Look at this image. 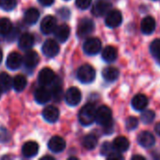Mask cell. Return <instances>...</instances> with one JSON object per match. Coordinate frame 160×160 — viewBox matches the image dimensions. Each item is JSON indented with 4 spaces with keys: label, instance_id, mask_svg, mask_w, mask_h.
Instances as JSON below:
<instances>
[{
    "label": "cell",
    "instance_id": "6da1fadb",
    "mask_svg": "<svg viewBox=\"0 0 160 160\" xmlns=\"http://www.w3.org/2000/svg\"><path fill=\"white\" fill-rule=\"evenodd\" d=\"M96 107L92 103H87L78 113V121L82 126H91L96 119Z\"/></svg>",
    "mask_w": 160,
    "mask_h": 160
},
{
    "label": "cell",
    "instance_id": "7a4b0ae2",
    "mask_svg": "<svg viewBox=\"0 0 160 160\" xmlns=\"http://www.w3.org/2000/svg\"><path fill=\"white\" fill-rule=\"evenodd\" d=\"M95 121L105 128L106 131L110 130L112 132L113 124H112V112L108 106H101L96 112Z\"/></svg>",
    "mask_w": 160,
    "mask_h": 160
},
{
    "label": "cell",
    "instance_id": "3957f363",
    "mask_svg": "<svg viewBox=\"0 0 160 160\" xmlns=\"http://www.w3.org/2000/svg\"><path fill=\"white\" fill-rule=\"evenodd\" d=\"M96 76L95 69L91 65H83L76 71V77L82 83H91Z\"/></svg>",
    "mask_w": 160,
    "mask_h": 160
},
{
    "label": "cell",
    "instance_id": "277c9868",
    "mask_svg": "<svg viewBox=\"0 0 160 160\" xmlns=\"http://www.w3.org/2000/svg\"><path fill=\"white\" fill-rule=\"evenodd\" d=\"M112 5L108 0H96L91 8V12L96 17L107 15L111 10Z\"/></svg>",
    "mask_w": 160,
    "mask_h": 160
},
{
    "label": "cell",
    "instance_id": "5b68a950",
    "mask_svg": "<svg viewBox=\"0 0 160 160\" xmlns=\"http://www.w3.org/2000/svg\"><path fill=\"white\" fill-rule=\"evenodd\" d=\"M102 48L101 40L97 38H90L83 44V51L88 55H95L99 53Z\"/></svg>",
    "mask_w": 160,
    "mask_h": 160
},
{
    "label": "cell",
    "instance_id": "8992f818",
    "mask_svg": "<svg viewBox=\"0 0 160 160\" xmlns=\"http://www.w3.org/2000/svg\"><path fill=\"white\" fill-rule=\"evenodd\" d=\"M94 31V22L91 19H82L77 26V35L80 38H87Z\"/></svg>",
    "mask_w": 160,
    "mask_h": 160
},
{
    "label": "cell",
    "instance_id": "52a82bcc",
    "mask_svg": "<svg viewBox=\"0 0 160 160\" xmlns=\"http://www.w3.org/2000/svg\"><path fill=\"white\" fill-rule=\"evenodd\" d=\"M57 26H58L57 19L52 15H47L42 19L41 22V31L44 35H49L54 33Z\"/></svg>",
    "mask_w": 160,
    "mask_h": 160
},
{
    "label": "cell",
    "instance_id": "ba28073f",
    "mask_svg": "<svg viewBox=\"0 0 160 160\" xmlns=\"http://www.w3.org/2000/svg\"><path fill=\"white\" fill-rule=\"evenodd\" d=\"M81 92L76 87H71L65 93V101L72 107L78 105L81 101Z\"/></svg>",
    "mask_w": 160,
    "mask_h": 160
},
{
    "label": "cell",
    "instance_id": "9c48e42d",
    "mask_svg": "<svg viewBox=\"0 0 160 160\" xmlns=\"http://www.w3.org/2000/svg\"><path fill=\"white\" fill-rule=\"evenodd\" d=\"M55 80H56L55 72L49 68H42L38 75L39 83L42 86H47V85L52 84Z\"/></svg>",
    "mask_w": 160,
    "mask_h": 160
},
{
    "label": "cell",
    "instance_id": "30bf717a",
    "mask_svg": "<svg viewBox=\"0 0 160 160\" xmlns=\"http://www.w3.org/2000/svg\"><path fill=\"white\" fill-rule=\"evenodd\" d=\"M123 22V15L122 13L117 9H111L107 15L105 22L106 24L110 28L118 27Z\"/></svg>",
    "mask_w": 160,
    "mask_h": 160
},
{
    "label": "cell",
    "instance_id": "8fae6325",
    "mask_svg": "<svg viewBox=\"0 0 160 160\" xmlns=\"http://www.w3.org/2000/svg\"><path fill=\"white\" fill-rule=\"evenodd\" d=\"M42 53L47 57H55L59 52V46L54 39H47L44 41L41 47Z\"/></svg>",
    "mask_w": 160,
    "mask_h": 160
},
{
    "label": "cell",
    "instance_id": "7c38bea8",
    "mask_svg": "<svg viewBox=\"0 0 160 160\" xmlns=\"http://www.w3.org/2000/svg\"><path fill=\"white\" fill-rule=\"evenodd\" d=\"M23 63H24V58L22 57V55L19 52H10L8 55L7 61H6V65H7L8 68L11 69V70L18 69L22 66Z\"/></svg>",
    "mask_w": 160,
    "mask_h": 160
},
{
    "label": "cell",
    "instance_id": "4fadbf2b",
    "mask_svg": "<svg viewBox=\"0 0 160 160\" xmlns=\"http://www.w3.org/2000/svg\"><path fill=\"white\" fill-rule=\"evenodd\" d=\"M66 147V142L59 136H54L48 142V148L51 152L58 154L61 153Z\"/></svg>",
    "mask_w": 160,
    "mask_h": 160
},
{
    "label": "cell",
    "instance_id": "5bb4252c",
    "mask_svg": "<svg viewBox=\"0 0 160 160\" xmlns=\"http://www.w3.org/2000/svg\"><path fill=\"white\" fill-rule=\"evenodd\" d=\"M138 142L144 148H151L156 143L154 135L149 131H142L138 136Z\"/></svg>",
    "mask_w": 160,
    "mask_h": 160
},
{
    "label": "cell",
    "instance_id": "9a60e30c",
    "mask_svg": "<svg viewBox=\"0 0 160 160\" xmlns=\"http://www.w3.org/2000/svg\"><path fill=\"white\" fill-rule=\"evenodd\" d=\"M34 98L39 104H45L52 98L51 91L45 88V86H41L35 91Z\"/></svg>",
    "mask_w": 160,
    "mask_h": 160
},
{
    "label": "cell",
    "instance_id": "2e32d148",
    "mask_svg": "<svg viewBox=\"0 0 160 160\" xmlns=\"http://www.w3.org/2000/svg\"><path fill=\"white\" fill-rule=\"evenodd\" d=\"M42 117L48 123H55L58 120L59 111L55 106H47L42 111Z\"/></svg>",
    "mask_w": 160,
    "mask_h": 160
},
{
    "label": "cell",
    "instance_id": "e0dca14e",
    "mask_svg": "<svg viewBox=\"0 0 160 160\" xmlns=\"http://www.w3.org/2000/svg\"><path fill=\"white\" fill-rule=\"evenodd\" d=\"M70 33H71V29L69 27V25L63 23L60 25H58L56 30L54 31V35L55 38L59 41V42H65L69 37H70Z\"/></svg>",
    "mask_w": 160,
    "mask_h": 160
},
{
    "label": "cell",
    "instance_id": "ac0fdd59",
    "mask_svg": "<svg viewBox=\"0 0 160 160\" xmlns=\"http://www.w3.org/2000/svg\"><path fill=\"white\" fill-rule=\"evenodd\" d=\"M40 61V57L38 53L34 51H29L25 53L24 56V65L26 68L32 69L35 67H37L38 63Z\"/></svg>",
    "mask_w": 160,
    "mask_h": 160
},
{
    "label": "cell",
    "instance_id": "d6986e66",
    "mask_svg": "<svg viewBox=\"0 0 160 160\" xmlns=\"http://www.w3.org/2000/svg\"><path fill=\"white\" fill-rule=\"evenodd\" d=\"M39 152V145L35 142H27L23 145L22 148V154L25 158H33L35 157Z\"/></svg>",
    "mask_w": 160,
    "mask_h": 160
},
{
    "label": "cell",
    "instance_id": "ffe728a7",
    "mask_svg": "<svg viewBox=\"0 0 160 160\" xmlns=\"http://www.w3.org/2000/svg\"><path fill=\"white\" fill-rule=\"evenodd\" d=\"M131 104L136 111H144L148 106V98L142 94H138L133 98Z\"/></svg>",
    "mask_w": 160,
    "mask_h": 160
},
{
    "label": "cell",
    "instance_id": "44dd1931",
    "mask_svg": "<svg viewBox=\"0 0 160 160\" xmlns=\"http://www.w3.org/2000/svg\"><path fill=\"white\" fill-rule=\"evenodd\" d=\"M141 29L143 34H152L156 29V20L152 16L145 17L141 23Z\"/></svg>",
    "mask_w": 160,
    "mask_h": 160
},
{
    "label": "cell",
    "instance_id": "7402d4cb",
    "mask_svg": "<svg viewBox=\"0 0 160 160\" xmlns=\"http://www.w3.org/2000/svg\"><path fill=\"white\" fill-rule=\"evenodd\" d=\"M18 45L22 50H29L34 45V37L29 33L23 34L18 41Z\"/></svg>",
    "mask_w": 160,
    "mask_h": 160
},
{
    "label": "cell",
    "instance_id": "603a6c76",
    "mask_svg": "<svg viewBox=\"0 0 160 160\" xmlns=\"http://www.w3.org/2000/svg\"><path fill=\"white\" fill-rule=\"evenodd\" d=\"M51 95H52V98L56 101L58 102L61 100L62 96H63V90H62V86L60 83V81L58 79L56 78V80L54 81V82L52 83V87H51Z\"/></svg>",
    "mask_w": 160,
    "mask_h": 160
},
{
    "label": "cell",
    "instance_id": "cb8c5ba5",
    "mask_svg": "<svg viewBox=\"0 0 160 160\" xmlns=\"http://www.w3.org/2000/svg\"><path fill=\"white\" fill-rule=\"evenodd\" d=\"M112 145H113V148L115 151H118L120 153H124L125 151L128 150L129 148V141L125 138V137H117L113 142H112Z\"/></svg>",
    "mask_w": 160,
    "mask_h": 160
},
{
    "label": "cell",
    "instance_id": "d4e9b609",
    "mask_svg": "<svg viewBox=\"0 0 160 160\" xmlns=\"http://www.w3.org/2000/svg\"><path fill=\"white\" fill-rule=\"evenodd\" d=\"M117 56H118V51L113 46H107L102 52V57L108 63L114 62L117 59Z\"/></svg>",
    "mask_w": 160,
    "mask_h": 160
},
{
    "label": "cell",
    "instance_id": "484cf974",
    "mask_svg": "<svg viewBox=\"0 0 160 160\" xmlns=\"http://www.w3.org/2000/svg\"><path fill=\"white\" fill-rule=\"evenodd\" d=\"M40 18V12L35 8H30L25 10L24 15V20L27 24H34L38 22Z\"/></svg>",
    "mask_w": 160,
    "mask_h": 160
},
{
    "label": "cell",
    "instance_id": "4316f807",
    "mask_svg": "<svg viewBox=\"0 0 160 160\" xmlns=\"http://www.w3.org/2000/svg\"><path fill=\"white\" fill-rule=\"evenodd\" d=\"M103 78L109 82H112L114 81H116L119 78L120 75V71L118 70V68H113V67H108L106 68H104L103 72H102Z\"/></svg>",
    "mask_w": 160,
    "mask_h": 160
},
{
    "label": "cell",
    "instance_id": "83f0119b",
    "mask_svg": "<svg viewBox=\"0 0 160 160\" xmlns=\"http://www.w3.org/2000/svg\"><path fill=\"white\" fill-rule=\"evenodd\" d=\"M27 84L26 78L24 75H16L12 80V87L16 92H22Z\"/></svg>",
    "mask_w": 160,
    "mask_h": 160
},
{
    "label": "cell",
    "instance_id": "f1b7e54d",
    "mask_svg": "<svg viewBox=\"0 0 160 160\" xmlns=\"http://www.w3.org/2000/svg\"><path fill=\"white\" fill-rule=\"evenodd\" d=\"M12 86V81L10 76L6 72L0 73V90L2 92H8Z\"/></svg>",
    "mask_w": 160,
    "mask_h": 160
},
{
    "label": "cell",
    "instance_id": "f546056e",
    "mask_svg": "<svg viewBox=\"0 0 160 160\" xmlns=\"http://www.w3.org/2000/svg\"><path fill=\"white\" fill-rule=\"evenodd\" d=\"M97 143H98V140H97L96 136L93 135V134L86 135L83 138V140H82V145L87 150H92V149H94L97 146Z\"/></svg>",
    "mask_w": 160,
    "mask_h": 160
},
{
    "label": "cell",
    "instance_id": "4dcf8cb0",
    "mask_svg": "<svg viewBox=\"0 0 160 160\" xmlns=\"http://www.w3.org/2000/svg\"><path fill=\"white\" fill-rule=\"evenodd\" d=\"M12 29V22L8 18L0 19V36H7Z\"/></svg>",
    "mask_w": 160,
    "mask_h": 160
},
{
    "label": "cell",
    "instance_id": "1f68e13d",
    "mask_svg": "<svg viewBox=\"0 0 160 160\" xmlns=\"http://www.w3.org/2000/svg\"><path fill=\"white\" fill-rule=\"evenodd\" d=\"M155 117H156L155 112L154 111H151V110H147V111H144L141 113V120L144 124H150V123H152L155 120Z\"/></svg>",
    "mask_w": 160,
    "mask_h": 160
},
{
    "label": "cell",
    "instance_id": "d6a6232c",
    "mask_svg": "<svg viewBox=\"0 0 160 160\" xmlns=\"http://www.w3.org/2000/svg\"><path fill=\"white\" fill-rule=\"evenodd\" d=\"M150 52L155 58L160 57V39H155L150 45Z\"/></svg>",
    "mask_w": 160,
    "mask_h": 160
},
{
    "label": "cell",
    "instance_id": "836d02e7",
    "mask_svg": "<svg viewBox=\"0 0 160 160\" xmlns=\"http://www.w3.org/2000/svg\"><path fill=\"white\" fill-rule=\"evenodd\" d=\"M139 126V120L136 118V117H128L125 121V128L127 130L131 131V130H134L135 128H137Z\"/></svg>",
    "mask_w": 160,
    "mask_h": 160
},
{
    "label": "cell",
    "instance_id": "e575fe53",
    "mask_svg": "<svg viewBox=\"0 0 160 160\" xmlns=\"http://www.w3.org/2000/svg\"><path fill=\"white\" fill-rule=\"evenodd\" d=\"M0 7L7 11L12 10L16 7V0H0Z\"/></svg>",
    "mask_w": 160,
    "mask_h": 160
},
{
    "label": "cell",
    "instance_id": "d590c367",
    "mask_svg": "<svg viewBox=\"0 0 160 160\" xmlns=\"http://www.w3.org/2000/svg\"><path fill=\"white\" fill-rule=\"evenodd\" d=\"M114 151L113 145H111L109 142H104L103 145L101 146V154L103 156L108 157L110 153H112Z\"/></svg>",
    "mask_w": 160,
    "mask_h": 160
},
{
    "label": "cell",
    "instance_id": "8d00e7d4",
    "mask_svg": "<svg viewBox=\"0 0 160 160\" xmlns=\"http://www.w3.org/2000/svg\"><path fill=\"white\" fill-rule=\"evenodd\" d=\"M10 139L9 132L5 128H0V142H7Z\"/></svg>",
    "mask_w": 160,
    "mask_h": 160
},
{
    "label": "cell",
    "instance_id": "74e56055",
    "mask_svg": "<svg viewBox=\"0 0 160 160\" xmlns=\"http://www.w3.org/2000/svg\"><path fill=\"white\" fill-rule=\"evenodd\" d=\"M92 0H75V6L80 9H86L90 8Z\"/></svg>",
    "mask_w": 160,
    "mask_h": 160
},
{
    "label": "cell",
    "instance_id": "f35d334b",
    "mask_svg": "<svg viewBox=\"0 0 160 160\" xmlns=\"http://www.w3.org/2000/svg\"><path fill=\"white\" fill-rule=\"evenodd\" d=\"M107 158L110 160H122L124 159V157L122 156V153H120V152L114 150L112 153H110V154L107 157Z\"/></svg>",
    "mask_w": 160,
    "mask_h": 160
},
{
    "label": "cell",
    "instance_id": "ab89813d",
    "mask_svg": "<svg viewBox=\"0 0 160 160\" xmlns=\"http://www.w3.org/2000/svg\"><path fill=\"white\" fill-rule=\"evenodd\" d=\"M58 14L63 18V19H68L70 16V9H68L67 8H62L59 9Z\"/></svg>",
    "mask_w": 160,
    "mask_h": 160
},
{
    "label": "cell",
    "instance_id": "60d3db41",
    "mask_svg": "<svg viewBox=\"0 0 160 160\" xmlns=\"http://www.w3.org/2000/svg\"><path fill=\"white\" fill-rule=\"evenodd\" d=\"M42 6H44V7H49V6H51L53 3H54V1L55 0H38Z\"/></svg>",
    "mask_w": 160,
    "mask_h": 160
},
{
    "label": "cell",
    "instance_id": "b9f144b4",
    "mask_svg": "<svg viewBox=\"0 0 160 160\" xmlns=\"http://www.w3.org/2000/svg\"><path fill=\"white\" fill-rule=\"evenodd\" d=\"M155 130H156V133L160 136V123H158L157 126H156V128H155Z\"/></svg>",
    "mask_w": 160,
    "mask_h": 160
},
{
    "label": "cell",
    "instance_id": "7bdbcfd3",
    "mask_svg": "<svg viewBox=\"0 0 160 160\" xmlns=\"http://www.w3.org/2000/svg\"><path fill=\"white\" fill-rule=\"evenodd\" d=\"M133 159H142V160H144V159H145V158H144V157H141V156H134V157H133Z\"/></svg>",
    "mask_w": 160,
    "mask_h": 160
},
{
    "label": "cell",
    "instance_id": "ee69618b",
    "mask_svg": "<svg viewBox=\"0 0 160 160\" xmlns=\"http://www.w3.org/2000/svg\"><path fill=\"white\" fill-rule=\"evenodd\" d=\"M2 60H3V52H2V50L0 49V64H1V62H2Z\"/></svg>",
    "mask_w": 160,
    "mask_h": 160
},
{
    "label": "cell",
    "instance_id": "f6af8a7d",
    "mask_svg": "<svg viewBox=\"0 0 160 160\" xmlns=\"http://www.w3.org/2000/svg\"><path fill=\"white\" fill-rule=\"evenodd\" d=\"M41 159H51V160H53V159H54V158H52V157H44V158H42Z\"/></svg>",
    "mask_w": 160,
    "mask_h": 160
},
{
    "label": "cell",
    "instance_id": "bcb514c9",
    "mask_svg": "<svg viewBox=\"0 0 160 160\" xmlns=\"http://www.w3.org/2000/svg\"><path fill=\"white\" fill-rule=\"evenodd\" d=\"M157 61H158V64L160 65V57H159V58H157Z\"/></svg>",
    "mask_w": 160,
    "mask_h": 160
},
{
    "label": "cell",
    "instance_id": "7dc6e473",
    "mask_svg": "<svg viewBox=\"0 0 160 160\" xmlns=\"http://www.w3.org/2000/svg\"><path fill=\"white\" fill-rule=\"evenodd\" d=\"M1 93H2V91L0 90V97H1Z\"/></svg>",
    "mask_w": 160,
    "mask_h": 160
}]
</instances>
